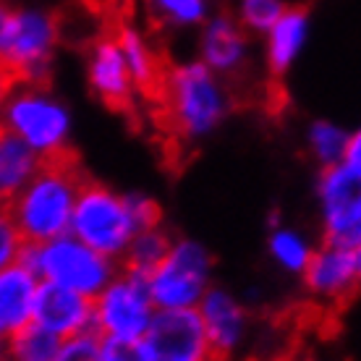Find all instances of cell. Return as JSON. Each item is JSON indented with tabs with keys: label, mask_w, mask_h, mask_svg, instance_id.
Instances as JSON below:
<instances>
[{
	"label": "cell",
	"mask_w": 361,
	"mask_h": 361,
	"mask_svg": "<svg viewBox=\"0 0 361 361\" xmlns=\"http://www.w3.org/2000/svg\"><path fill=\"white\" fill-rule=\"evenodd\" d=\"M154 92L160 97L165 128L180 147L207 142L235 108L231 82L220 79L197 58L165 66Z\"/></svg>",
	"instance_id": "1"
},
{
	"label": "cell",
	"mask_w": 361,
	"mask_h": 361,
	"mask_svg": "<svg viewBox=\"0 0 361 361\" xmlns=\"http://www.w3.org/2000/svg\"><path fill=\"white\" fill-rule=\"evenodd\" d=\"M84 178L87 176L73 154L42 160L27 186L6 204L27 244H42L55 235L68 233L73 204Z\"/></svg>",
	"instance_id": "2"
},
{
	"label": "cell",
	"mask_w": 361,
	"mask_h": 361,
	"mask_svg": "<svg viewBox=\"0 0 361 361\" xmlns=\"http://www.w3.org/2000/svg\"><path fill=\"white\" fill-rule=\"evenodd\" d=\"M0 131L21 139L39 160L73 154V110L50 82L13 84L0 110Z\"/></svg>",
	"instance_id": "3"
},
{
	"label": "cell",
	"mask_w": 361,
	"mask_h": 361,
	"mask_svg": "<svg viewBox=\"0 0 361 361\" xmlns=\"http://www.w3.org/2000/svg\"><path fill=\"white\" fill-rule=\"evenodd\" d=\"M139 231H145L139 217L134 215L128 191H118L102 180L84 178L76 204H73L68 233L76 235L82 244L121 262L128 241Z\"/></svg>",
	"instance_id": "4"
},
{
	"label": "cell",
	"mask_w": 361,
	"mask_h": 361,
	"mask_svg": "<svg viewBox=\"0 0 361 361\" xmlns=\"http://www.w3.org/2000/svg\"><path fill=\"white\" fill-rule=\"evenodd\" d=\"M63 39V24L45 6H11L0 63L16 82H50Z\"/></svg>",
	"instance_id": "5"
},
{
	"label": "cell",
	"mask_w": 361,
	"mask_h": 361,
	"mask_svg": "<svg viewBox=\"0 0 361 361\" xmlns=\"http://www.w3.org/2000/svg\"><path fill=\"white\" fill-rule=\"evenodd\" d=\"M21 262L35 272L39 283L73 290L79 296L94 298L118 272V262L82 244L76 235H55L42 244H27Z\"/></svg>",
	"instance_id": "6"
},
{
	"label": "cell",
	"mask_w": 361,
	"mask_h": 361,
	"mask_svg": "<svg viewBox=\"0 0 361 361\" xmlns=\"http://www.w3.org/2000/svg\"><path fill=\"white\" fill-rule=\"evenodd\" d=\"M322 241L361 246V134L353 131L338 165L322 168L314 183Z\"/></svg>",
	"instance_id": "7"
},
{
	"label": "cell",
	"mask_w": 361,
	"mask_h": 361,
	"mask_svg": "<svg viewBox=\"0 0 361 361\" xmlns=\"http://www.w3.org/2000/svg\"><path fill=\"white\" fill-rule=\"evenodd\" d=\"M215 283V254L191 235H173L171 249L147 275L154 309H197Z\"/></svg>",
	"instance_id": "8"
},
{
	"label": "cell",
	"mask_w": 361,
	"mask_h": 361,
	"mask_svg": "<svg viewBox=\"0 0 361 361\" xmlns=\"http://www.w3.org/2000/svg\"><path fill=\"white\" fill-rule=\"evenodd\" d=\"M145 275L118 267L105 288L92 298V330L102 341H142L154 317Z\"/></svg>",
	"instance_id": "9"
},
{
	"label": "cell",
	"mask_w": 361,
	"mask_h": 361,
	"mask_svg": "<svg viewBox=\"0 0 361 361\" xmlns=\"http://www.w3.org/2000/svg\"><path fill=\"white\" fill-rule=\"evenodd\" d=\"M304 290L322 307H343L361 286V246L317 244L304 272Z\"/></svg>",
	"instance_id": "10"
},
{
	"label": "cell",
	"mask_w": 361,
	"mask_h": 361,
	"mask_svg": "<svg viewBox=\"0 0 361 361\" xmlns=\"http://www.w3.org/2000/svg\"><path fill=\"white\" fill-rule=\"evenodd\" d=\"M142 345L149 361H217L197 309H157Z\"/></svg>",
	"instance_id": "11"
},
{
	"label": "cell",
	"mask_w": 361,
	"mask_h": 361,
	"mask_svg": "<svg viewBox=\"0 0 361 361\" xmlns=\"http://www.w3.org/2000/svg\"><path fill=\"white\" fill-rule=\"evenodd\" d=\"M197 58L220 79H241L254 58V37L241 29L228 8L217 6L209 18L197 29Z\"/></svg>",
	"instance_id": "12"
},
{
	"label": "cell",
	"mask_w": 361,
	"mask_h": 361,
	"mask_svg": "<svg viewBox=\"0 0 361 361\" xmlns=\"http://www.w3.org/2000/svg\"><path fill=\"white\" fill-rule=\"evenodd\" d=\"M197 314L202 319V327L207 333V341L217 361L235 359L244 351L249 335H252V312L244 298L235 296L226 286L212 283L197 304Z\"/></svg>",
	"instance_id": "13"
},
{
	"label": "cell",
	"mask_w": 361,
	"mask_h": 361,
	"mask_svg": "<svg viewBox=\"0 0 361 361\" xmlns=\"http://www.w3.org/2000/svg\"><path fill=\"white\" fill-rule=\"evenodd\" d=\"M84 76L92 94L110 110L131 108L139 94L113 32H102L90 42L84 55Z\"/></svg>",
	"instance_id": "14"
},
{
	"label": "cell",
	"mask_w": 361,
	"mask_h": 361,
	"mask_svg": "<svg viewBox=\"0 0 361 361\" xmlns=\"http://www.w3.org/2000/svg\"><path fill=\"white\" fill-rule=\"evenodd\" d=\"M309 37H312V13L304 6H288L278 21L259 37L264 68L272 79H286L293 71V66L307 50Z\"/></svg>",
	"instance_id": "15"
},
{
	"label": "cell",
	"mask_w": 361,
	"mask_h": 361,
	"mask_svg": "<svg viewBox=\"0 0 361 361\" xmlns=\"http://www.w3.org/2000/svg\"><path fill=\"white\" fill-rule=\"evenodd\" d=\"M32 322L50 330L61 341L92 333V298L42 283L39 293H37Z\"/></svg>",
	"instance_id": "16"
},
{
	"label": "cell",
	"mask_w": 361,
	"mask_h": 361,
	"mask_svg": "<svg viewBox=\"0 0 361 361\" xmlns=\"http://www.w3.org/2000/svg\"><path fill=\"white\" fill-rule=\"evenodd\" d=\"M39 278L24 262H13L0 270V338L21 330L35 317Z\"/></svg>",
	"instance_id": "17"
},
{
	"label": "cell",
	"mask_w": 361,
	"mask_h": 361,
	"mask_svg": "<svg viewBox=\"0 0 361 361\" xmlns=\"http://www.w3.org/2000/svg\"><path fill=\"white\" fill-rule=\"evenodd\" d=\"M113 35L118 39V47L123 53L126 68L131 73V82H134L136 92H154L163 76V58L154 47L152 37L145 27L123 21L113 29Z\"/></svg>",
	"instance_id": "18"
},
{
	"label": "cell",
	"mask_w": 361,
	"mask_h": 361,
	"mask_svg": "<svg viewBox=\"0 0 361 361\" xmlns=\"http://www.w3.org/2000/svg\"><path fill=\"white\" fill-rule=\"evenodd\" d=\"M264 246H267L270 262L280 272L298 278L304 272V267L309 264V259H312L317 244L301 228L280 220L278 212H272L267 217V238H264Z\"/></svg>",
	"instance_id": "19"
},
{
	"label": "cell",
	"mask_w": 361,
	"mask_h": 361,
	"mask_svg": "<svg viewBox=\"0 0 361 361\" xmlns=\"http://www.w3.org/2000/svg\"><path fill=\"white\" fill-rule=\"evenodd\" d=\"M142 8L154 29L197 32L217 8V0H142Z\"/></svg>",
	"instance_id": "20"
},
{
	"label": "cell",
	"mask_w": 361,
	"mask_h": 361,
	"mask_svg": "<svg viewBox=\"0 0 361 361\" xmlns=\"http://www.w3.org/2000/svg\"><path fill=\"white\" fill-rule=\"evenodd\" d=\"M39 165L42 160L21 139L0 131V204H8Z\"/></svg>",
	"instance_id": "21"
},
{
	"label": "cell",
	"mask_w": 361,
	"mask_h": 361,
	"mask_svg": "<svg viewBox=\"0 0 361 361\" xmlns=\"http://www.w3.org/2000/svg\"><path fill=\"white\" fill-rule=\"evenodd\" d=\"M356 128H348L338 123L333 118H314L309 121L307 131H304V147H307L309 160L317 165V171L338 165L343 160L348 142Z\"/></svg>",
	"instance_id": "22"
},
{
	"label": "cell",
	"mask_w": 361,
	"mask_h": 361,
	"mask_svg": "<svg viewBox=\"0 0 361 361\" xmlns=\"http://www.w3.org/2000/svg\"><path fill=\"white\" fill-rule=\"evenodd\" d=\"M171 241H173V233L165 228V223L145 228V231H139V233L128 241L126 252L121 257L118 267L131 270V272H136V275H145L147 278L157 264L163 262V257L168 254V249H171Z\"/></svg>",
	"instance_id": "23"
},
{
	"label": "cell",
	"mask_w": 361,
	"mask_h": 361,
	"mask_svg": "<svg viewBox=\"0 0 361 361\" xmlns=\"http://www.w3.org/2000/svg\"><path fill=\"white\" fill-rule=\"evenodd\" d=\"M3 345H6V361H55L63 341L37 322H29L21 330L11 333Z\"/></svg>",
	"instance_id": "24"
},
{
	"label": "cell",
	"mask_w": 361,
	"mask_h": 361,
	"mask_svg": "<svg viewBox=\"0 0 361 361\" xmlns=\"http://www.w3.org/2000/svg\"><path fill=\"white\" fill-rule=\"evenodd\" d=\"M226 8L246 35L262 37L278 21L280 13L288 8V3L286 0H231V6Z\"/></svg>",
	"instance_id": "25"
},
{
	"label": "cell",
	"mask_w": 361,
	"mask_h": 361,
	"mask_svg": "<svg viewBox=\"0 0 361 361\" xmlns=\"http://www.w3.org/2000/svg\"><path fill=\"white\" fill-rule=\"evenodd\" d=\"M24 246H27V241H24L21 231L13 223L8 207L0 204V270L13 262H21Z\"/></svg>",
	"instance_id": "26"
},
{
	"label": "cell",
	"mask_w": 361,
	"mask_h": 361,
	"mask_svg": "<svg viewBox=\"0 0 361 361\" xmlns=\"http://www.w3.org/2000/svg\"><path fill=\"white\" fill-rule=\"evenodd\" d=\"M55 361H102V338L94 330L68 338Z\"/></svg>",
	"instance_id": "27"
},
{
	"label": "cell",
	"mask_w": 361,
	"mask_h": 361,
	"mask_svg": "<svg viewBox=\"0 0 361 361\" xmlns=\"http://www.w3.org/2000/svg\"><path fill=\"white\" fill-rule=\"evenodd\" d=\"M102 361H149L142 341H102Z\"/></svg>",
	"instance_id": "28"
},
{
	"label": "cell",
	"mask_w": 361,
	"mask_h": 361,
	"mask_svg": "<svg viewBox=\"0 0 361 361\" xmlns=\"http://www.w3.org/2000/svg\"><path fill=\"white\" fill-rule=\"evenodd\" d=\"M13 84H16V79L8 73V68L0 63V110H3V102H6V97H8V92L13 90Z\"/></svg>",
	"instance_id": "29"
},
{
	"label": "cell",
	"mask_w": 361,
	"mask_h": 361,
	"mask_svg": "<svg viewBox=\"0 0 361 361\" xmlns=\"http://www.w3.org/2000/svg\"><path fill=\"white\" fill-rule=\"evenodd\" d=\"M11 6L6 0H0V50H3V39H6V27H8Z\"/></svg>",
	"instance_id": "30"
},
{
	"label": "cell",
	"mask_w": 361,
	"mask_h": 361,
	"mask_svg": "<svg viewBox=\"0 0 361 361\" xmlns=\"http://www.w3.org/2000/svg\"><path fill=\"white\" fill-rule=\"evenodd\" d=\"M0 361H6V345H3V338H0Z\"/></svg>",
	"instance_id": "31"
},
{
	"label": "cell",
	"mask_w": 361,
	"mask_h": 361,
	"mask_svg": "<svg viewBox=\"0 0 361 361\" xmlns=\"http://www.w3.org/2000/svg\"><path fill=\"white\" fill-rule=\"evenodd\" d=\"M288 361H314V359H304V356H301V359H288Z\"/></svg>",
	"instance_id": "32"
}]
</instances>
